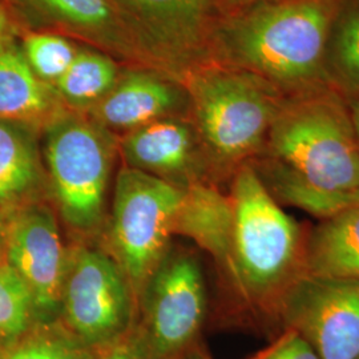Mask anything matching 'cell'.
I'll use <instances>...</instances> for the list:
<instances>
[{"label":"cell","mask_w":359,"mask_h":359,"mask_svg":"<svg viewBox=\"0 0 359 359\" xmlns=\"http://www.w3.org/2000/svg\"><path fill=\"white\" fill-rule=\"evenodd\" d=\"M342 0H265L233 13L218 28L221 52L283 90L327 81L329 35Z\"/></svg>","instance_id":"obj_1"},{"label":"cell","mask_w":359,"mask_h":359,"mask_svg":"<svg viewBox=\"0 0 359 359\" xmlns=\"http://www.w3.org/2000/svg\"><path fill=\"white\" fill-rule=\"evenodd\" d=\"M266 144L270 160L323 192L359 189V149L348 104L326 86L285 97Z\"/></svg>","instance_id":"obj_2"},{"label":"cell","mask_w":359,"mask_h":359,"mask_svg":"<svg viewBox=\"0 0 359 359\" xmlns=\"http://www.w3.org/2000/svg\"><path fill=\"white\" fill-rule=\"evenodd\" d=\"M231 198V280L249 299L278 309L283 294L305 274L306 241L301 226L250 164L238 168Z\"/></svg>","instance_id":"obj_3"},{"label":"cell","mask_w":359,"mask_h":359,"mask_svg":"<svg viewBox=\"0 0 359 359\" xmlns=\"http://www.w3.org/2000/svg\"><path fill=\"white\" fill-rule=\"evenodd\" d=\"M44 158L55 209L77 241L107 225L115 142L93 118L62 112L46 127Z\"/></svg>","instance_id":"obj_4"},{"label":"cell","mask_w":359,"mask_h":359,"mask_svg":"<svg viewBox=\"0 0 359 359\" xmlns=\"http://www.w3.org/2000/svg\"><path fill=\"white\" fill-rule=\"evenodd\" d=\"M198 133L218 163L231 165L266 142L283 90L243 68H206L189 83Z\"/></svg>","instance_id":"obj_5"},{"label":"cell","mask_w":359,"mask_h":359,"mask_svg":"<svg viewBox=\"0 0 359 359\" xmlns=\"http://www.w3.org/2000/svg\"><path fill=\"white\" fill-rule=\"evenodd\" d=\"M184 189L126 165L117 173L105 250L136 295L167 253Z\"/></svg>","instance_id":"obj_6"},{"label":"cell","mask_w":359,"mask_h":359,"mask_svg":"<svg viewBox=\"0 0 359 359\" xmlns=\"http://www.w3.org/2000/svg\"><path fill=\"white\" fill-rule=\"evenodd\" d=\"M137 299L115 258L90 241L68 248L59 321L90 348L127 333L136 323Z\"/></svg>","instance_id":"obj_7"},{"label":"cell","mask_w":359,"mask_h":359,"mask_svg":"<svg viewBox=\"0 0 359 359\" xmlns=\"http://www.w3.org/2000/svg\"><path fill=\"white\" fill-rule=\"evenodd\" d=\"M152 359H177L191 348L205 318V285L192 252L169 246L137 299Z\"/></svg>","instance_id":"obj_8"},{"label":"cell","mask_w":359,"mask_h":359,"mask_svg":"<svg viewBox=\"0 0 359 359\" xmlns=\"http://www.w3.org/2000/svg\"><path fill=\"white\" fill-rule=\"evenodd\" d=\"M6 264L32 295L38 323L59 321L68 248L43 198L0 204Z\"/></svg>","instance_id":"obj_9"},{"label":"cell","mask_w":359,"mask_h":359,"mask_svg":"<svg viewBox=\"0 0 359 359\" xmlns=\"http://www.w3.org/2000/svg\"><path fill=\"white\" fill-rule=\"evenodd\" d=\"M320 359L359 357V283L304 274L277 309Z\"/></svg>","instance_id":"obj_10"},{"label":"cell","mask_w":359,"mask_h":359,"mask_svg":"<svg viewBox=\"0 0 359 359\" xmlns=\"http://www.w3.org/2000/svg\"><path fill=\"white\" fill-rule=\"evenodd\" d=\"M127 167L185 189L198 179L191 127L165 117L127 132L120 144Z\"/></svg>","instance_id":"obj_11"},{"label":"cell","mask_w":359,"mask_h":359,"mask_svg":"<svg viewBox=\"0 0 359 359\" xmlns=\"http://www.w3.org/2000/svg\"><path fill=\"white\" fill-rule=\"evenodd\" d=\"M136 29L165 51L187 56L206 36L216 0H115Z\"/></svg>","instance_id":"obj_12"},{"label":"cell","mask_w":359,"mask_h":359,"mask_svg":"<svg viewBox=\"0 0 359 359\" xmlns=\"http://www.w3.org/2000/svg\"><path fill=\"white\" fill-rule=\"evenodd\" d=\"M182 104L180 90L165 80L145 72H129L90 108V118L104 128L130 132L156 120L170 117Z\"/></svg>","instance_id":"obj_13"},{"label":"cell","mask_w":359,"mask_h":359,"mask_svg":"<svg viewBox=\"0 0 359 359\" xmlns=\"http://www.w3.org/2000/svg\"><path fill=\"white\" fill-rule=\"evenodd\" d=\"M234 212L231 196L213 185L193 182L184 189V197L175 221L173 234L193 240L218 264L231 270Z\"/></svg>","instance_id":"obj_14"},{"label":"cell","mask_w":359,"mask_h":359,"mask_svg":"<svg viewBox=\"0 0 359 359\" xmlns=\"http://www.w3.org/2000/svg\"><path fill=\"white\" fill-rule=\"evenodd\" d=\"M55 88L41 81L15 48L0 50V118L32 128L65 112Z\"/></svg>","instance_id":"obj_15"},{"label":"cell","mask_w":359,"mask_h":359,"mask_svg":"<svg viewBox=\"0 0 359 359\" xmlns=\"http://www.w3.org/2000/svg\"><path fill=\"white\" fill-rule=\"evenodd\" d=\"M305 274L359 283V206L322 218L306 240Z\"/></svg>","instance_id":"obj_16"},{"label":"cell","mask_w":359,"mask_h":359,"mask_svg":"<svg viewBox=\"0 0 359 359\" xmlns=\"http://www.w3.org/2000/svg\"><path fill=\"white\" fill-rule=\"evenodd\" d=\"M34 129L0 118V204L41 198L48 188Z\"/></svg>","instance_id":"obj_17"},{"label":"cell","mask_w":359,"mask_h":359,"mask_svg":"<svg viewBox=\"0 0 359 359\" xmlns=\"http://www.w3.org/2000/svg\"><path fill=\"white\" fill-rule=\"evenodd\" d=\"M39 11L62 26L99 39L117 50H133L128 18L115 0H31Z\"/></svg>","instance_id":"obj_18"},{"label":"cell","mask_w":359,"mask_h":359,"mask_svg":"<svg viewBox=\"0 0 359 359\" xmlns=\"http://www.w3.org/2000/svg\"><path fill=\"white\" fill-rule=\"evenodd\" d=\"M327 80L351 96L359 95V0H342L326 48Z\"/></svg>","instance_id":"obj_19"},{"label":"cell","mask_w":359,"mask_h":359,"mask_svg":"<svg viewBox=\"0 0 359 359\" xmlns=\"http://www.w3.org/2000/svg\"><path fill=\"white\" fill-rule=\"evenodd\" d=\"M117 80V67L108 56L77 51L75 59L53 88L62 102L77 109H90L115 87Z\"/></svg>","instance_id":"obj_20"},{"label":"cell","mask_w":359,"mask_h":359,"mask_svg":"<svg viewBox=\"0 0 359 359\" xmlns=\"http://www.w3.org/2000/svg\"><path fill=\"white\" fill-rule=\"evenodd\" d=\"M93 351L56 321L36 323L19 341L0 350V359H90Z\"/></svg>","instance_id":"obj_21"},{"label":"cell","mask_w":359,"mask_h":359,"mask_svg":"<svg viewBox=\"0 0 359 359\" xmlns=\"http://www.w3.org/2000/svg\"><path fill=\"white\" fill-rule=\"evenodd\" d=\"M38 323L32 295L7 264L0 268V350L11 346Z\"/></svg>","instance_id":"obj_22"},{"label":"cell","mask_w":359,"mask_h":359,"mask_svg":"<svg viewBox=\"0 0 359 359\" xmlns=\"http://www.w3.org/2000/svg\"><path fill=\"white\" fill-rule=\"evenodd\" d=\"M67 39L51 34H32L25 40V57L34 74L44 83L55 86L76 56Z\"/></svg>","instance_id":"obj_23"},{"label":"cell","mask_w":359,"mask_h":359,"mask_svg":"<svg viewBox=\"0 0 359 359\" xmlns=\"http://www.w3.org/2000/svg\"><path fill=\"white\" fill-rule=\"evenodd\" d=\"M90 359H152L145 334L136 322L128 332L108 345L95 348Z\"/></svg>","instance_id":"obj_24"},{"label":"cell","mask_w":359,"mask_h":359,"mask_svg":"<svg viewBox=\"0 0 359 359\" xmlns=\"http://www.w3.org/2000/svg\"><path fill=\"white\" fill-rule=\"evenodd\" d=\"M255 359H320V357L299 334L289 329V333Z\"/></svg>","instance_id":"obj_25"},{"label":"cell","mask_w":359,"mask_h":359,"mask_svg":"<svg viewBox=\"0 0 359 359\" xmlns=\"http://www.w3.org/2000/svg\"><path fill=\"white\" fill-rule=\"evenodd\" d=\"M347 104H348V109H350L351 121H353V127H354V132H355L359 149V95L351 96L350 102Z\"/></svg>","instance_id":"obj_26"},{"label":"cell","mask_w":359,"mask_h":359,"mask_svg":"<svg viewBox=\"0 0 359 359\" xmlns=\"http://www.w3.org/2000/svg\"><path fill=\"white\" fill-rule=\"evenodd\" d=\"M261 1H265V0H221L222 6L231 13H237L240 10H244L246 7L261 3Z\"/></svg>","instance_id":"obj_27"},{"label":"cell","mask_w":359,"mask_h":359,"mask_svg":"<svg viewBox=\"0 0 359 359\" xmlns=\"http://www.w3.org/2000/svg\"><path fill=\"white\" fill-rule=\"evenodd\" d=\"M6 264V253H4V233H3V221L0 215V268Z\"/></svg>","instance_id":"obj_28"},{"label":"cell","mask_w":359,"mask_h":359,"mask_svg":"<svg viewBox=\"0 0 359 359\" xmlns=\"http://www.w3.org/2000/svg\"><path fill=\"white\" fill-rule=\"evenodd\" d=\"M177 359H208L204 354H201L200 351L197 350H187L182 355H180Z\"/></svg>","instance_id":"obj_29"},{"label":"cell","mask_w":359,"mask_h":359,"mask_svg":"<svg viewBox=\"0 0 359 359\" xmlns=\"http://www.w3.org/2000/svg\"><path fill=\"white\" fill-rule=\"evenodd\" d=\"M4 26H6V16H4L3 10L0 8V34H1V31H3Z\"/></svg>","instance_id":"obj_30"},{"label":"cell","mask_w":359,"mask_h":359,"mask_svg":"<svg viewBox=\"0 0 359 359\" xmlns=\"http://www.w3.org/2000/svg\"><path fill=\"white\" fill-rule=\"evenodd\" d=\"M357 359H359V357H358V358H357Z\"/></svg>","instance_id":"obj_31"}]
</instances>
